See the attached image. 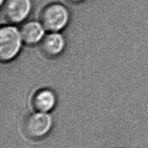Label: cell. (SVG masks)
<instances>
[{"label":"cell","instance_id":"7","mask_svg":"<svg viewBox=\"0 0 148 148\" xmlns=\"http://www.w3.org/2000/svg\"><path fill=\"white\" fill-rule=\"evenodd\" d=\"M55 97L49 90L43 89L36 92L32 99L34 109L39 112H46L54 107Z\"/></svg>","mask_w":148,"mask_h":148},{"label":"cell","instance_id":"9","mask_svg":"<svg viewBox=\"0 0 148 148\" xmlns=\"http://www.w3.org/2000/svg\"><path fill=\"white\" fill-rule=\"evenodd\" d=\"M4 1H5V0H1V5L3 3Z\"/></svg>","mask_w":148,"mask_h":148},{"label":"cell","instance_id":"4","mask_svg":"<svg viewBox=\"0 0 148 148\" xmlns=\"http://www.w3.org/2000/svg\"><path fill=\"white\" fill-rule=\"evenodd\" d=\"M51 120L44 112L32 114L27 116L23 123V131L26 135L32 138L44 136L51 128Z\"/></svg>","mask_w":148,"mask_h":148},{"label":"cell","instance_id":"2","mask_svg":"<svg viewBox=\"0 0 148 148\" xmlns=\"http://www.w3.org/2000/svg\"><path fill=\"white\" fill-rule=\"evenodd\" d=\"M22 36L20 32L12 26H5L0 29V58L2 61L13 59L19 52Z\"/></svg>","mask_w":148,"mask_h":148},{"label":"cell","instance_id":"6","mask_svg":"<svg viewBox=\"0 0 148 148\" xmlns=\"http://www.w3.org/2000/svg\"><path fill=\"white\" fill-rule=\"evenodd\" d=\"M64 40L62 35L53 32L44 36L41 42V49L44 54L49 57H54L62 51Z\"/></svg>","mask_w":148,"mask_h":148},{"label":"cell","instance_id":"5","mask_svg":"<svg viewBox=\"0 0 148 148\" xmlns=\"http://www.w3.org/2000/svg\"><path fill=\"white\" fill-rule=\"evenodd\" d=\"M44 27L41 23L32 21L25 23L20 30L22 40L28 45L38 43L43 38Z\"/></svg>","mask_w":148,"mask_h":148},{"label":"cell","instance_id":"1","mask_svg":"<svg viewBox=\"0 0 148 148\" xmlns=\"http://www.w3.org/2000/svg\"><path fill=\"white\" fill-rule=\"evenodd\" d=\"M40 23L50 32H57L64 29L70 20V12L64 5L54 3L44 8L40 14Z\"/></svg>","mask_w":148,"mask_h":148},{"label":"cell","instance_id":"8","mask_svg":"<svg viewBox=\"0 0 148 148\" xmlns=\"http://www.w3.org/2000/svg\"><path fill=\"white\" fill-rule=\"evenodd\" d=\"M68 2L72 3H81L84 0H66Z\"/></svg>","mask_w":148,"mask_h":148},{"label":"cell","instance_id":"3","mask_svg":"<svg viewBox=\"0 0 148 148\" xmlns=\"http://www.w3.org/2000/svg\"><path fill=\"white\" fill-rule=\"evenodd\" d=\"M31 9V0H5L1 4V15L7 22L18 23L26 19Z\"/></svg>","mask_w":148,"mask_h":148}]
</instances>
